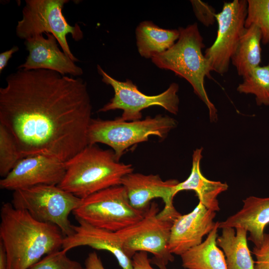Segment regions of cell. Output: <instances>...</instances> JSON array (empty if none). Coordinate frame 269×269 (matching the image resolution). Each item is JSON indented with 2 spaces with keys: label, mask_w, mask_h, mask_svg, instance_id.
Returning a JSON list of instances; mask_svg holds the SVG:
<instances>
[{
  "label": "cell",
  "mask_w": 269,
  "mask_h": 269,
  "mask_svg": "<svg viewBox=\"0 0 269 269\" xmlns=\"http://www.w3.org/2000/svg\"><path fill=\"white\" fill-rule=\"evenodd\" d=\"M97 68L102 82L111 86L114 92L113 97L98 112L121 110L123 113L119 117L125 121L141 120V111L152 106H159L171 114H177L179 105L177 83H171L166 90L158 95H147L140 91L131 80H117L106 72L99 65Z\"/></svg>",
  "instance_id": "10"
},
{
  "label": "cell",
  "mask_w": 269,
  "mask_h": 269,
  "mask_svg": "<svg viewBox=\"0 0 269 269\" xmlns=\"http://www.w3.org/2000/svg\"><path fill=\"white\" fill-rule=\"evenodd\" d=\"M35 35L24 40L28 52L25 62L17 68L26 70L46 69L63 75L79 77L83 74L82 69L59 47L56 38L51 34Z\"/></svg>",
  "instance_id": "13"
},
{
  "label": "cell",
  "mask_w": 269,
  "mask_h": 269,
  "mask_svg": "<svg viewBox=\"0 0 269 269\" xmlns=\"http://www.w3.org/2000/svg\"><path fill=\"white\" fill-rule=\"evenodd\" d=\"M203 148L194 150L191 172L188 178L183 182H178L173 189L174 196L180 191H194L201 203L208 209L216 212L220 210L218 196L227 190L226 183L208 179L202 173L200 161L202 158Z\"/></svg>",
  "instance_id": "18"
},
{
  "label": "cell",
  "mask_w": 269,
  "mask_h": 269,
  "mask_svg": "<svg viewBox=\"0 0 269 269\" xmlns=\"http://www.w3.org/2000/svg\"></svg>",
  "instance_id": "34"
},
{
  "label": "cell",
  "mask_w": 269,
  "mask_h": 269,
  "mask_svg": "<svg viewBox=\"0 0 269 269\" xmlns=\"http://www.w3.org/2000/svg\"><path fill=\"white\" fill-rule=\"evenodd\" d=\"M68 0H26L22 10V18L17 22V36L24 40L43 33L52 34L62 50L73 61L79 60L71 52L67 40L70 34L76 41L84 36L80 26L68 23L62 10Z\"/></svg>",
  "instance_id": "8"
},
{
  "label": "cell",
  "mask_w": 269,
  "mask_h": 269,
  "mask_svg": "<svg viewBox=\"0 0 269 269\" xmlns=\"http://www.w3.org/2000/svg\"><path fill=\"white\" fill-rule=\"evenodd\" d=\"M219 222L200 244L191 248L180 257L186 269H228L225 257L216 244Z\"/></svg>",
  "instance_id": "21"
},
{
  "label": "cell",
  "mask_w": 269,
  "mask_h": 269,
  "mask_svg": "<svg viewBox=\"0 0 269 269\" xmlns=\"http://www.w3.org/2000/svg\"><path fill=\"white\" fill-rule=\"evenodd\" d=\"M0 269H8L6 251L1 241H0Z\"/></svg>",
  "instance_id": "32"
},
{
  "label": "cell",
  "mask_w": 269,
  "mask_h": 269,
  "mask_svg": "<svg viewBox=\"0 0 269 269\" xmlns=\"http://www.w3.org/2000/svg\"><path fill=\"white\" fill-rule=\"evenodd\" d=\"M92 111L86 82L52 70L18 69L0 88V123L12 135L21 158L71 159L88 145Z\"/></svg>",
  "instance_id": "1"
},
{
  "label": "cell",
  "mask_w": 269,
  "mask_h": 269,
  "mask_svg": "<svg viewBox=\"0 0 269 269\" xmlns=\"http://www.w3.org/2000/svg\"><path fill=\"white\" fill-rule=\"evenodd\" d=\"M261 42V32L256 25L246 28L231 59L238 74L243 78L260 66Z\"/></svg>",
  "instance_id": "22"
},
{
  "label": "cell",
  "mask_w": 269,
  "mask_h": 269,
  "mask_svg": "<svg viewBox=\"0 0 269 269\" xmlns=\"http://www.w3.org/2000/svg\"><path fill=\"white\" fill-rule=\"evenodd\" d=\"M19 48L17 46H13L10 49L0 53V73L7 66L9 60L14 53L18 51Z\"/></svg>",
  "instance_id": "31"
},
{
  "label": "cell",
  "mask_w": 269,
  "mask_h": 269,
  "mask_svg": "<svg viewBox=\"0 0 269 269\" xmlns=\"http://www.w3.org/2000/svg\"><path fill=\"white\" fill-rule=\"evenodd\" d=\"M65 163V174L58 186L82 199L121 185L123 177L134 170L131 164L118 161L112 149L96 144L87 145Z\"/></svg>",
  "instance_id": "3"
},
{
  "label": "cell",
  "mask_w": 269,
  "mask_h": 269,
  "mask_svg": "<svg viewBox=\"0 0 269 269\" xmlns=\"http://www.w3.org/2000/svg\"><path fill=\"white\" fill-rule=\"evenodd\" d=\"M0 220V241L8 269H28L44 256L62 249L65 237L58 227L36 220L11 203H2Z\"/></svg>",
  "instance_id": "2"
},
{
  "label": "cell",
  "mask_w": 269,
  "mask_h": 269,
  "mask_svg": "<svg viewBox=\"0 0 269 269\" xmlns=\"http://www.w3.org/2000/svg\"><path fill=\"white\" fill-rule=\"evenodd\" d=\"M132 259L133 269H154L151 265V260L146 252L135 253Z\"/></svg>",
  "instance_id": "29"
},
{
  "label": "cell",
  "mask_w": 269,
  "mask_h": 269,
  "mask_svg": "<svg viewBox=\"0 0 269 269\" xmlns=\"http://www.w3.org/2000/svg\"><path fill=\"white\" fill-rule=\"evenodd\" d=\"M21 159L14 137L6 127L0 123V175L5 177Z\"/></svg>",
  "instance_id": "25"
},
{
  "label": "cell",
  "mask_w": 269,
  "mask_h": 269,
  "mask_svg": "<svg viewBox=\"0 0 269 269\" xmlns=\"http://www.w3.org/2000/svg\"><path fill=\"white\" fill-rule=\"evenodd\" d=\"M151 261L152 263L157 266L158 267L159 269H167L166 268V265L161 262L151 260Z\"/></svg>",
  "instance_id": "33"
},
{
  "label": "cell",
  "mask_w": 269,
  "mask_h": 269,
  "mask_svg": "<svg viewBox=\"0 0 269 269\" xmlns=\"http://www.w3.org/2000/svg\"><path fill=\"white\" fill-rule=\"evenodd\" d=\"M247 231L243 228H222L217 245L224 252L228 269H255L247 243Z\"/></svg>",
  "instance_id": "19"
},
{
  "label": "cell",
  "mask_w": 269,
  "mask_h": 269,
  "mask_svg": "<svg viewBox=\"0 0 269 269\" xmlns=\"http://www.w3.org/2000/svg\"><path fill=\"white\" fill-rule=\"evenodd\" d=\"M179 35L178 29H164L151 21H143L135 29L137 51L141 57L151 59L170 48Z\"/></svg>",
  "instance_id": "20"
},
{
  "label": "cell",
  "mask_w": 269,
  "mask_h": 269,
  "mask_svg": "<svg viewBox=\"0 0 269 269\" xmlns=\"http://www.w3.org/2000/svg\"><path fill=\"white\" fill-rule=\"evenodd\" d=\"M179 181L175 179L163 180L158 174L145 175L133 172L122 179L131 205L135 209L144 210L150 201L157 198L162 199L164 210L175 208L173 204V187Z\"/></svg>",
  "instance_id": "15"
},
{
  "label": "cell",
  "mask_w": 269,
  "mask_h": 269,
  "mask_svg": "<svg viewBox=\"0 0 269 269\" xmlns=\"http://www.w3.org/2000/svg\"><path fill=\"white\" fill-rule=\"evenodd\" d=\"M190 2L195 16L204 25L209 26L216 21L215 9L208 3L200 0H191Z\"/></svg>",
  "instance_id": "27"
},
{
  "label": "cell",
  "mask_w": 269,
  "mask_h": 269,
  "mask_svg": "<svg viewBox=\"0 0 269 269\" xmlns=\"http://www.w3.org/2000/svg\"><path fill=\"white\" fill-rule=\"evenodd\" d=\"M253 253L256 258L255 269H269V233L264 234L261 244L254 247Z\"/></svg>",
  "instance_id": "28"
},
{
  "label": "cell",
  "mask_w": 269,
  "mask_h": 269,
  "mask_svg": "<svg viewBox=\"0 0 269 269\" xmlns=\"http://www.w3.org/2000/svg\"><path fill=\"white\" fill-rule=\"evenodd\" d=\"M242 208L225 221L219 222V229L242 227L249 233L248 240L255 247L261 244L264 230L269 224V197L251 196L243 200Z\"/></svg>",
  "instance_id": "17"
},
{
  "label": "cell",
  "mask_w": 269,
  "mask_h": 269,
  "mask_svg": "<svg viewBox=\"0 0 269 269\" xmlns=\"http://www.w3.org/2000/svg\"><path fill=\"white\" fill-rule=\"evenodd\" d=\"M180 35L176 42L165 52L151 59L158 68L170 70L185 79L194 93L207 106L211 122L218 120L217 110L210 100L204 86L205 77L211 78L208 61L202 53L205 47L197 23L178 28Z\"/></svg>",
  "instance_id": "4"
},
{
  "label": "cell",
  "mask_w": 269,
  "mask_h": 269,
  "mask_svg": "<svg viewBox=\"0 0 269 269\" xmlns=\"http://www.w3.org/2000/svg\"><path fill=\"white\" fill-rule=\"evenodd\" d=\"M237 91L240 93L254 95L258 106H269V62L255 68L244 78Z\"/></svg>",
  "instance_id": "23"
},
{
  "label": "cell",
  "mask_w": 269,
  "mask_h": 269,
  "mask_svg": "<svg viewBox=\"0 0 269 269\" xmlns=\"http://www.w3.org/2000/svg\"><path fill=\"white\" fill-rule=\"evenodd\" d=\"M81 200L58 185H40L14 191L11 203L39 222L56 226L67 237L74 233L69 215Z\"/></svg>",
  "instance_id": "7"
},
{
  "label": "cell",
  "mask_w": 269,
  "mask_h": 269,
  "mask_svg": "<svg viewBox=\"0 0 269 269\" xmlns=\"http://www.w3.org/2000/svg\"><path fill=\"white\" fill-rule=\"evenodd\" d=\"M78 225H74V233L65 237L62 249L68 252L80 247L89 246L97 250L109 252L117 259L122 269H133L132 259L125 252L117 233L95 227L87 222L76 219Z\"/></svg>",
  "instance_id": "16"
},
{
  "label": "cell",
  "mask_w": 269,
  "mask_h": 269,
  "mask_svg": "<svg viewBox=\"0 0 269 269\" xmlns=\"http://www.w3.org/2000/svg\"><path fill=\"white\" fill-rule=\"evenodd\" d=\"M65 172V162L43 155H30L18 161L0 180V187L14 191L40 185H58Z\"/></svg>",
  "instance_id": "12"
},
{
  "label": "cell",
  "mask_w": 269,
  "mask_h": 269,
  "mask_svg": "<svg viewBox=\"0 0 269 269\" xmlns=\"http://www.w3.org/2000/svg\"><path fill=\"white\" fill-rule=\"evenodd\" d=\"M180 214L176 210L159 211L152 202L144 209L143 218L137 222L117 232L126 254L131 259L143 251L151 253L155 261L167 265L174 257L168 249L173 222Z\"/></svg>",
  "instance_id": "6"
},
{
  "label": "cell",
  "mask_w": 269,
  "mask_h": 269,
  "mask_svg": "<svg viewBox=\"0 0 269 269\" xmlns=\"http://www.w3.org/2000/svg\"><path fill=\"white\" fill-rule=\"evenodd\" d=\"M252 24L260 29L262 43L269 44V0H247L245 28Z\"/></svg>",
  "instance_id": "24"
},
{
  "label": "cell",
  "mask_w": 269,
  "mask_h": 269,
  "mask_svg": "<svg viewBox=\"0 0 269 269\" xmlns=\"http://www.w3.org/2000/svg\"><path fill=\"white\" fill-rule=\"evenodd\" d=\"M247 0L225 2L222 10L216 13L217 36L205 51L210 70L223 75L228 72L232 57L246 28Z\"/></svg>",
  "instance_id": "11"
},
{
  "label": "cell",
  "mask_w": 269,
  "mask_h": 269,
  "mask_svg": "<svg viewBox=\"0 0 269 269\" xmlns=\"http://www.w3.org/2000/svg\"><path fill=\"white\" fill-rule=\"evenodd\" d=\"M67 253L62 249L52 252L28 269H83L80 263L70 259Z\"/></svg>",
  "instance_id": "26"
},
{
  "label": "cell",
  "mask_w": 269,
  "mask_h": 269,
  "mask_svg": "<svg viewBox=\"0 0 269 269\" xmlns=\"http://www.w3.org/2000/svg\"><path fill=\"white\" fill-rule=\"evenodd\" d=\"M176 126L174 119L161 114L133 121H123L120 117L111 120L92 119L87 132L88 145H109L120 161L130 147L147 141L150 136L164 139Z\"/></svg>",
  "instance_id": "5"
},
{
  "label": "cell",
  "mask_w": 269,
  "mask_h": 269,
  "mask_svg": "<svg viewBox=\"0 0 269 269\" xmlns=\"http://www.w3.org/2000/svg\"><path fill=\"white\" fill-rule=\"evenodd\" d=\"M144 212L131 205L125 188L120 185L82 199L72 213L76 219L117 232L139 221Z\"/></svg>",
  "instance_id": "9"
},
{
  "label": "cell",
  "mask_w": 269,
  "mask_h": 269,
  "mask_svg": "<svg viewBox=\"0 0 269 269\" xmlns=\"http://www.w3.org/2000/svg\"><path fill=\"white\" fill-rule=\"evenodd\" d=\"M83 269H105L103 263L95 252L90 253L85 261Z\"/></svg>",
  "instance_id": "30"
},
{
  "label": "cell",
  "mask_w": 269,
  "mask_h": 269,
  "mask_svg": "<svg viewBox=\"0 0 269 269\" xmlns=\"http://www.w3.org/2000/svg\"><path fill=\"white\" fill-rule=\"evenodd\" d=\"M215 211L208 209L199 202L190 213L180 214L174 220L168 246L172 255L181 256L202 242V239L214 228Z\"/></svg>",
  "instance_id": "14"
}]
</instances>
